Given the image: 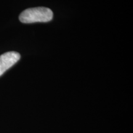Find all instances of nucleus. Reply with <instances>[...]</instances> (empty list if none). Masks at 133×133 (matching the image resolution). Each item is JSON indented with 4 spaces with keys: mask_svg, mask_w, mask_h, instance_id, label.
I'll return each mask as SVG.
<instances>
[{
    "mask_svg": "<svg viewBox=\"0 0 133 133\" xmlns=\"http://www.w3.org/2000/svg\"><path fill=\"white\" fill-rule=\"evenodd\" d=\"M21 59V55L14 51L5 52L0 56V76L16 64Z\"/></svg>",
    "mask_w": 133,
    "mask_h": 133,
    "instance_id": "2",
    "label": "nucleus"
},
{
    "mask_svg": "<svg viewBox=\"0 0 133 133\" xmlns=\"http://www.w3.org/2000/svg\"><path fill=\"white\" fill-rule=\"evenodd\" d=\"M53 18V12L49 8L38 7L29 8L20 14L19 20L24 24L48 22Z\"/></svg>",
    "mask_w": 133,
    "mask_h": 133,
    "instance_id": "1",
    "label": "nucleus"
}]
</instances>
